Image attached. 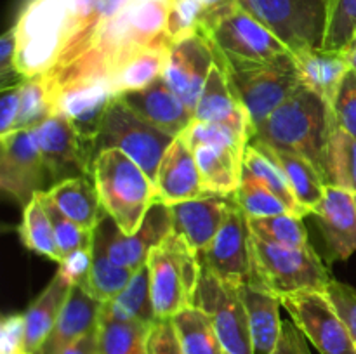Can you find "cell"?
I'll use <instances>...</instances> for the list:
<instances>
[{
    "label": "cell",
    "mask_w": 356,
    "mask_h": 354,
    "mask_svg": "<svg viewBox=\"0 0 356 354\" xmlns=\"http://www.w3.org/2000/svg\"><path fill=\"white\" fill-rule=\"evenodd\" d=\"M254 144L264 149L282 167L289 184H291L296 200L305 208L306 214H315L316 207H318L323 194H325L327 186L325 179L320 174V170L309 160L302 158V156L296 155V153L268 148V146L259 144V142H254Z\"/></svg>",
    "instance_id": "30"
},
{
    "label": "cell",
    "mask_w": 356,
    "mask_h": 354,
    "mask_svg": "<svg viewBox=\"0 0 356 354\" xmlns=\"http://www.w3.org/2000/svg\"><path fill=\"white\" fill-rule=\"evenodd\" d=\"M327 183L356 194V137L336 124L327 146Z\"/></svg>",
    "instance_id": "37"
},
{
    "label": "cell",
    "mask_w": 356,
    "mask_h": 354,
    "mask_svg": "<svg viewBox=\"0 0 356 354\" xmlns=\"http://www.w3.org/2000/svg\"><path fill=\"white\" fill-rule=\"evenodd\" d=\"M355 42H356V37H355Z\"/></svg>",
    "instance_id": "58"
},
{
    "label": "cell",
    "mask_w": 356,
    "mask_h": 354,
    "mask_svg": "<svg viewBox=\"0 0 356 354\" xmlns=\"http://www.w3.org/2000/svg\"><path fill=\"white\" fill-rule=\"evenodd\" d=\"M302 215L294 212L271 215L263 219H249V228L259 238L285 246H309L308 229L302 222Z\"/></svg>",
    "instance_id": "40"
},
{
    "label": "cell",
    "mask_w": 356,
    "mask_h": 354,
    "mask_svg": "<svg viewBox=\"0 0 356 354\" xmlns=\"http://www.w3.org/2000/svg\"><path fill=\"white\" fill-rule=\"evenodd\" d=\"M355 200H356V194H355Z\"/></svg>",
    "instance_id": "57"
},
{
    "label": "cell",
    "mask_w": 356,
    "mask_h": 354,
    "mask_svg": "<svg viewBox=\"0 0 356 354\" xmlns=\"http://www.w3.org/2000/svg\"><path fill=\"white\" fill-rule=\"evenodd\" d=\"M58 113V92L47 75H37L21 82V104L17 128H35Z\"/></svg>",
    "instance_id": "34"
},
{
    "label": "cell",
    "mask_w": 356,
    "mask_h": 354,
    "mask_svg": "<svg viewBox=\"0 0 356 354\" xmlns=\"http://www.w3.org/2000/svg\"><path fill=\"white\" fill-rule=\"evenodd\" d=\"M191 149L198 148V146H222V148H229L233 151H238L245 155L247 146L250 141L238 134L233 128L226 127L222 124H212V121H198L193 120V124L179 135Z\"/></svg>",
    "instance_id": "43"
},
{
    "label": "cell",
    "mask_w": 356,
    "mask_h": 354,
    "mask_svg": "<svg viewBox=\"0 0 356 354\" xmlns=\"http://www.w3.org/2000/svg\"><path fill=\"white\" fill-rule=\"evenodd\" d=\"M169 54L170 42L163 35L152 44L143 45L125 56L106 76L115 96H120L129 90L143 89L155 80L162 78Z\"/></svg>",
    "instance_id": "24"
},
{
    "label": "cell",
    "mask_w": 356,
    "mask_h": 354,
    "mask_svg": "<svg viewBox=\"0 0 356 354\" xmlns=\"http://www.w3.org/2000/svg\"><path fill=\"white\" fill-rule=\"evenodd\" d=\"M0 186L17 203H30L35 194L47 191L49 177L33 128H17L0 137Z\"/></svg>",
    "instance_id": "13"
},
{
    "label": "cell",
    "mask_w": 356,
    "mask_h": 354,
    "mask_svg": "<svg viewBox=\"0 0 356 354\" xmlns=\"http://www.w3.org/2000/svg\"><path fill=\"white\" fill-rule=\"evenodd\" d=\"M216 58L228 71L233 90L249 113L254 128L263 124L302 83L292 52L266 62L226 61L218 52Z\"/></svg>",
    "instance_id": "7"
},
{
    "label": "cell",
    "mask_w": 356,
    "mask_h": 354,
    "mask_svg": "<svg viewBox=\"0 0 356 354\" xmlns=\"http://www.w3.org/2000/svg\"><path fill=\"white\" fill-rule=\"evenodd\" d=\"M103 314L110 316V318L125 319V321L146 323V325H153L156 321L146 264L136 271L131 283L117 297L104 302Z\"/></svg>",
    "instance_id": "31"
},
{
    "label": "cell",
    "mask_w": 356,
    "mask_h": 354,
    "mask_svg": "<svg viewBox=\"0 0 356 354\" xmlns=\"http://www.w3.org/2000/svg\"><path fill=\"white\" fill-rule=\"evenodd\" d=\"M235 201L249 219H263L292 212L291 207L280 196H277L266 184L261 183L245 170L242 172V183L235 194Z\"/></svg>",
    "instance_id": "39"
},
{
    "label": "cell",
    "mask_w": 356,
    "mask_h": 354,
    "mask_svg": "<svg viewBox=\"0 0 356 354\" xmlns=\"http://www.w3.org/2000/svg\"><path fill=\"white\" fill-rule=\"evenodd\" d=\"M33 135L52 186L73 177L92 179V148L65 115H52L33 128Z\"/></svg>",
    "instance_id": "12"
},
{
    "label": "cell",
    "mask_w": 356,
    "mask_h": 354,
    "mask_svg": "<svg viewBox=\"0 0 356 354\" xmlns=\"http://www.w3.org/2000/svg\"><path fill=\"white\" fill-rule=\"evenodd\" d=\"M225 354H226V353H225Z\"/></svg>",
    "instance_id": "59"
},
{
    "label": "cell",
    "mask_w": 356,
    "mask_h": 354,
    "mask_svg": "<svg viewBox=\"0 0 356 354\" xmlns=\"http://www.w3.org/2000/svg\"><path fill=\"white\" fill-rule=\"evenodd\" d=\"M240 295L245 304L254 351L256 354H271L284 328L280 297L256 281L240 285Z\"/></svg>",
    "instance_id": "25"
},
{
    "label": "cell",
    "mask_w": 356,
    "mask_h": 354,
    "mask_svg": "<svg viewBox=\"0 0 356 354\" xmlns=\"http://www.w3.org/2000/svg\"><path fill=\"white\" fill-rule=\"evenodd\" d=\"M332 125L330 104L301 83L263 124L254 128L250 142L296 153L309 160L327 183V146Z\"/></svg>",
    "instance_id": "1"
},
{
    "label": "cell",
    "mask_w": 356,
    "mask_h": 354,
    "mask_svg": "<svg viewBox=\"0 0 356 354\" xmlns=\"http://www.w3.org/2000/svg\"><path fill=\"white\" fill-rule=\"evenodd\" d=\"M243 170L249 172L250 176L256 177V179H259L261 183L266 184L277 196H280L291 207L292 212L302 215V217L308 215L305 212V208L299 205V201L296 200L291 184H289L282 167L264 149H261L254 142H250L245 149V155H243Z\"/></svg>",
    "instance_id": "38"
},
{
    "label": "cell",
    "mask_w": 356,
    "mask_h": 354,
    "mask_svg": "<svg viewBox=\"0 0 356 354\" xmlns=\"http://www.w3.org/2000/svg\"><path fill=\"white\" fill-rule=\"evenodd\" d=\"M153 184H155V201L169 207L207 194L202 184L193 149L181 137L174 139L163 155Z\"/></svg>",
    "instance_id": "20"
},
{
    "label": "cell",
    "mask_w": 356,
    "mask_h": 354,
    "mask_svg": "<svg viewBox=\"0 0 356 354\" xmlns=\"http://www.w3.org/2000/svg\"><path fill=\"white\" fill-rule=\"evenodd\" d=\"M92 183L117 228L125 235L138 231L155 203V184L148 174L120 149H103L92 162Z\"/></svg>",
    "instance_id": "2"
},
{
    "label": "cell",
    "mask_w": 356,
    "mask_h": 354,
    "mask_svg": "<svg viewBox=\"0 0 356 354\" xmlns=\"http://www.w3.org/2000/svg\"><path fill=\"white\" fill-rule=\"evenodd\" d=\"M9 354H26L24 351H16V353H9Z\"/></svg>",
    "instance_id": "56"
},
{
    "label": "cell",
    "mask_w": 356,
    "mask_h": 354,
    "mask_svg": "<svg viewBox=\"0 0 356 354\" xmlns=\"http://www.w3.org/2000/svg\"><path fill=\"white\" fill-rule=\"evenodd\" d=\"M146 266L156 319H170L195 305L204 264L200 253L190 248L176 233H170L149 252Z\"/></svg>",
    "instance_id": "3"
},
{
    "label": "cell",
    "mask_w": 356,
    "mask_h": 354,
    "mask_svg": "<svg viewBox=\"0 0 356 354\" xmlns=\"http://www.w3.org/2000/svg\"><path fill=\"white\" fill-rule=\"evenodd\" d=\"M152 325L110 318L101 312L99 354H146Z\"/></svg>",
    "instance_id": "35"
},
{
    "label": "cell",
    "mask_w": 356,
    "mask_h": 354,
    "mask_svg": "<svg viewBox=\"0 0 356 354\" xmlns=\"http://www.w3.org/2000/svg\"><path fill=\"white\" fill-rule=\"evenodd\" d=\"M38 200H40L42 207L47 212L49 219H51L52 229H54L56 242H58L59 252L61 255H68V253L75 252V250L82 248H90L94 246V236L96 231H90V229L82 228L76 222H73L72 219L66 217L61 210H59L58 205L49 198L47 191H40L37 193Z\"/></svg>",
    "instance_id": "42"
},
{
    "label": "cell",
    "mask_w": 356,
    "mask_h": 354,
    "mask_svg": "<svg viewBox=\"0 0 356 354\" xmlns=\"http://www.w3.org/2000/svg\"><path fill=\"white\" fill-rule=\"evenodd\" d=\"M115 97L108 78L73 83L58 92V113L65 115L92 148L101 118Z\"/></svg>",
    "instance_id": "22"
},
{
    "label": "cell",
    "mask_w": 356,
    "mask_h": 354,
    "mask_svg": "<svg viewBox=\"0 0 356 354\" xmlns=\"http://www.w3.org/2000/svg\"><path fill=\"white\" fill-rule=\"evenodd\" d=\"M92 250L94 246H90V248L75 250L65 255L59 262L58 273L63 274L72 285L83 283L92 266Z\"/></svg>",
    "instance_id": "48"
},
{
    "label": "cell",
    "mask_w": 356,
    "mask_h": 354,
    "mask_svg": "<svg viewBox=\"0 0 356 354\" xmlns=\"http://www.w3.org/2000/svg\"><path fill=\"white\" fill-rule=\"evenodd\" d=\"M197 2H200L202 7L205 9V12H207V16H211V14L235 6V3H238V0H197Z\"/></svg>",
    "instance_id": "54"
},
{
    "label": "cell",
    "mask_w": 356,
    "mask_h": 354,
    "mask_svg": "<svg viewBox=\"0 0 356 354\" xmlns=\"http://www.w3.org/2000/svg\"><path fill=\"white\" fill-rule=\"evenodd\" d=\"M327 24L322 49L346 52L356 37V0H325Z\"/></svg>",
    "instance_id": "41"
},
{
    "label": "cell",
    "mask_w": 356,
    "mask_h": 354,
    "mask_svg": "<svg viewBox=\"0 0 356 354\" xmlns=\"http://www.w3.org/2000/svg\"><path fill=\"white\" fill-rule=\"evenodd\" d=\"M47 194L66 217L90 231H96L106 215L96 186L87 177H73L56 183L49 187Z\"/></svg>",
    "instance_id": "29"
},
{
    "label": "cell",
    "mask_w": 356,
    "mask_h": 354,
    "mask_svg": "<svg viewBox=\"0 0 356 354\" xmlns=\"http://www.w3.org/2000/svg\"><path fill=\"white\" fill-rule=\"evenodd\" d=\"M205 17L207 12L197 0H172L163 35L170 44H174L191 35L200 33Z\"/></svg>",
    "instance_id": "44"
},
{
    "label": "cell",
    "mask_w": 356,
    "mask_h": 354,
    "mask_svg": "<svg viewBox=\"0 0 356 354\" xmlns=\"http://www.w3.org/2000/svg\"><path fill=\"white\" fill-rule=\"evenodd\" d=\"M16 69L21 78L47 75L68 38L66 0H28L16 21Z\"/></svg>",
    "instance_id": "4"
},
{
    "label": "cell",
    "mask_w": 356,
    "mask_h": 354,
    "mask_svg": "<svg viewBox=\"0 0 356 354\" xmlns=\"http://www.w3.org/2000/svg\"><path fill=\"white\" fill-rule=\"evenodd\" d=\"M325 294L356 342V288L332 278L325 287Z\"/></svg>",
    "instance_id": "46"
},
{
    "label": "cell",
    "mask_w": 356,
    "mask_h": 354,
    "mask_svg": "<svg viewBox=\"0 0 356 354\" xmlns=\"http://www.w3.org/2000/svg\"><path fill=\"white\" fill-rule=\"evenodd\" d=\"M302 83L315 90L332 106L341 83L351 69L346 52L327 51V49H305L292 52Z\"/></svg>",
    "instance_id": "27"
},
{
    "label": "cell",
    "mask_w": 356,
    "mask_h": 354,
    "mask_svg": "<svg viewBox=\"0 0 356 354\" xmlns=\"http://www.w3.org/2000/svg\"><path fill=\"white\" fill-rule=\"evenodd\" d=\"M195 120L222 124L252 141V120L243 104L240 103L232 82H229L228 71L218 58H216L214 66L205 80V85L198 97L197 106H195Z\"/></svg>",
    "instance_id": "19"
},
{
    "label": "cell",
    "mask_w": 356,
    "mask_h": 354,
    "mask_svg": "<svg viewBox=\"0 0 356 354\" xmlns=\"http://www.w3.org/2000/svg\"><path fill=\"white\" fill-rule=\"evenodd\" d=\"M346 54H348V59H350L351 68H353L355 71H356V42H353V44H351V47L348 49Z\"/></svg>",
    "instance_id": "55"
},
{
    "label": "cell",
    "mask_w": 356,
    "mask_h": 354,
    "mask_svg": "<svg viewBox=\"0 0 356 354\" xmlns=\"http://www.w3.org/2000/svg\"><path fill=\"white\" fill-rule=\"evenodd\" d=\"M73 285L63 274L56 273L47 287L38 294L24 314V347L26 354H40L45 340L51 335Z\"/></svg>",
    "instance_id": "26"
},
{
    "label": "cell",
    "mask_w": 356,
    "mask_h": 354,
    "mask_svg": "<svg viewBox=\"0 0 356 354\" xmlns=\"http://www.w3.org/2000/svg\"><path fill=\"white\" fill-rule=\"evenodd\" d=\"M233 198L204 194L170 207L172 231L197 253H204L221 229Z\"/></svg>",
    "instance_id": "18"
},
{
    "label": "cell",
    "mask_w": 356,
    "mask_h": 354,
    "mask_svg": "<svg viewBox=\"0 0 356 354\" xmlns=\"http://www.w3.org/2000/svg\"><path fill=\"white\" fill-rule=\"evenodd\" d=\"M24 314H9L0 323V351L2 354L23 351L24 347Z\"/></svg>",
    "instance_id": "50"
},
{
    "label": "cell",
    "mask_w": 356,
    "mask_h": 354,
    "mask_svg": "<svg viewBox=\"0 0 356 354\" xmlns=\"http://www.w3.org/2000/svg\"><path fill=\"white\" fill-rule=\"evenodd\" d=\"M146 354H183L172 319H156L146 342Z\"/></svg>",
    "instance_id": "47"
},
{
    "label": "cell",
    "mask_w": 356,
    "mask_h": 354,
    "mask_svg": "<svg viewBox=\"0 0 356 354\" xmlns=\"http://www.w3.org/2000/svg\"><path fill=\"white\" fill-rule=\"evenodd\" d=\"M117 97H120L139 117L172 134L174 137H179L195 120L193 110L186 106V103L167 85L163 78Z\"/></svg>",
    "instance_id": "21"
},
{
    "label": "cell",
    "mask_w": 356,
    "mask_h": 354,
    "mask_svg": "<svg viewBox=\"0 0 356 354\" xmlns=\"http://www.w3.org/2000/svg\"><path fill=\"white\" fill-rule=\"evenodd\" d=\"M250 253L252 281L278 297L299 290H325L332 280L322 257L312 245H278L250 231Z\"/></svg>",
    "instance_id": "5"
},
{
    "label": "cell",
    "mask_w": 356,
    "mask_h": 354,
    "mask_svg": "<svg viewBox=\"0 0 356 354\" xmlns=\"http://www.w3.org/2000/svg\"><path fill=\"white\" fill-rule=\"evenodd\" d=\"M16 56H17V30L16 24L9 28L0 38V80H2V89H6L10 76H17L16 69ZM24 80V78H23Z\"/></svg>",
    "instance_id": "51"
},
{
    "label": "cell",
    "mask_w": 356,
    "mask_h": 354,
    "mask_svg": "<svg viewBox=\"0 0 356 354\" xmlns=\"http://www.w3.org/2000/svg\"><path fill=\"white\" fill-rule=\"evenodd\" d=\"M306 337L302 335L301 330L292 321H284L280 339L275 346L271 354H312L309 346L306 344Z\"/></svg>",
    "instance_id": "52"
},
{
    "label": "cell",
    "mask_w": 356,
    "mask_h": 354,
    "mask_svg": "<svg viewBox=\"0 0 356 354\" xmlns=\"http://www.w3.org/2000/svg\"><path fill=\"white\" fill-rule=\"evenodd\" d=\"M200 33L226 61L266 62L291 54L287 45L240 3L205 17Z\"/></svg>",
    "instance_id": "8"
},
{
    "label": "cell",
    "mask_w": 356,
    "mask_h": 354,
    "mask_svg": "<svg viewBox=\"0 0 356 354\" xmlns=\"http://www.w3.org/2000/svg\"><path fill=\"white\" fill-rule=\"evenodd\" d=\"M330 110L334 124L356 137V71L353 68L344 76Z\"/></svg>",
    "instance_id": "45"
},
{
    "label": "cell",
    "mask_w": 356,
    "mask_h": 354,
    "mask_svg": "<svg viewBox=\"0 0 356 354\" xmlns=\"http://www.w3.org/2000/svg\"><path fill=\"white\" fill-rule=\"evenodd\" d=\"M103 305L104 302L97 301L82 283L73 285L40 354H59L70 344L97 328Z\"/></svg>",
    "instance_id": "23"
},
{
    "label": "cell",
    "mask_w": 356,
    "mask_h": 354,
    "mask_svg": "<svg viewBox=\"0 0 356 354\" xmlns=\"http://www.w3.org/2000/svg\"><path fill=\"white\" fill-rule=\"evenodd\" d=\"M205 193L235 198L242 183L243 155L222 146H198L193 149Z\"/></svg>",
    "instance_id": "28"
},
{
    "label": "cell",
    "mask_w": 356,
    "mask_h": 354,
    "mask_svg": "<svg viewBox=\"0 0 356 354\" xmlns=\"http://www.w3.org/2000/svg\"><path fill=\"white\" fill-rule=\"evenodd\" d=\"M59 354H99V330L94 328L87 335L80 337Z\"/></svg>",
    "instance_id": "53"
},
{
    "label": "cell",
    "mask_w": 356,
    "mask_h": 354,
    "mask_svg": "<svg viewBox=\"0 0 356 354\" xmlns=\"http://www.w3.org/2000/svg\"><path fill=\"white\" fill-rule=\"evenodd\" d=\"M174 139L172 134L139 117L120 97H115L101 118L92 149L94 155L103 149H120L155 183L160 162Z\"/></svg>",
    "instance_id": "6"
},
{
    "label": "cell",
    "mask_w": 356,
    "mask_h": 354,
    "mask_svg": "<svg viewBox=\"0 0 356 354\" xmlns=\"http://www.w3.org/2000/svg\"><path fill=\"white\" fill-rule=\"evenodd\" d=\"M136 271L129 267L120 266L115 260L110 259L106 252L103 238L96 233L94 236V250H92V266L87 274L83 287L101 302H108L117 297L129 283Z\"/></svg>",
    "instance_id": "32"
},
{
    "label": "cell",
    "mask_w": 356,
    "mask_h": 354,
    "mask_svg": "<svg viewBox=\"0 0 356 354\" xmlns=\"http://www.w3.org/2000/svg\"><path fill=\"white\" fill-rule=\"evenodd\" d=\"M19 236L23 245L31 252L44 255L54 262H61L63 255L56 242L54 229L47 212L42 207L40 200L35 194L33 200L23 207V221L19 226Z\"/></svg>",
    "instance_id": "36"
},
{
    "label": "cell",
    "mask_w": 356,
    "mask_h": 354,
    "mask_svg": "<svg viewBox=\"0 0 356 354\" xmlns=\"http://www.w3.org/2000/svg\"><path fill=\"white\" fill-rule=\"evenodd\" d=\"M327 255L332 260H348L356 252V200L355 193L327 184L325 194L315 214Z\"/></svg>",
    "instance_id": "17"
},
{
    "label": "cell",
    "mask_w": 356,
    "mask_h": 354,
    "mask_svg": "<svg viewBox=\"0 0 356 354\" xmlns=\"http://www.w3.org/2000/svg\"><path fill=\"white\" fill-rule=\"evenodd\" d=\"M200 257L209 271L228 283L240 287L252 281L249 217L236 205L235 198L221 229Z\"/></svg>",
    "instance_id": "14"
},
{
    "label": "cell",
    "mask_w": 356,
    "mask_h": 354,
    "mask_svg": "<svg viewBox=\"0 0 356 354\" xmlns=\"http://www.w3.org/2000/svg\"><path fill=\"white\" fill-rule=\"evenodd\" d=\"M238 3L291 52L323 45L325 0H238Z\"/></svg>",
    "instance_id": "9"
},
{
    "label": "cell",
    "mask_w": 356,
    "mask_h": 354,
    "mask_svg": "<svg viewBox=\"0 0 356 354\" xmlns=\"http://www.w3.org/2000/svg\"><path fill=\"white\" fill-rule=\"evenodd\" d=\"M170 319L179 337L183 354H225L214 325L202 307L190 305Z\"/></svg>",
    "instance_id": "33"
},
{
    "label": "cell",
    "mask_w": 356,
    "mask_h": 354,
    "mask_svg": "<svg viewBox=\"0 0 356 354\" xmlns=\"http://www.w3.org/2000/svg\"><path fill=\"white\" fill-rule=\"evenodd\" d=\"M292 323L322 354H356V342L325 290H299L280 295Z\"/></svg>",
    "instance_id": "11"
},
{
    "label": "cell",
    "mask_w": 356,
    "mask_h": 354,
    "mask_svg": "<svg viewBox=\"0 0 356 354\" xmlns=\"http://www.w3.org/2000/svg\"><path fill=\"white\" fill-rule=\"evenodd\" d=\"M214 62V47L202 33L170 44L169 61L162 78L193 113Z\"/></svg>",
    "instance_id": "16"
},
{
    "label": "cell",
    "mask_w": 356,
    "mask_h": 354,
    "mask_svg": "<svg viewBox=\"0 0 356 354\" xmlns=\"http://www.w3.org/2000/svg\"><path fill=\"white\" fill-rule=\"evenodd\" d=\"M96 233L103 238L111 260L132 271H138L146 264L149 252L172 233L170 207L155 201L146 214L141 228L132 235L122 233L113 219L106 214L97 226Z\"/></svg>",
    "instance_id": "15"
},
{
    "label": "cell",
    "mask_w": 356,
    "mask_h": 354,
    "mask_svg": "<svg viewBox=\"0 0 356 354\" xmlns=\"http://www.w3.org/2000/svg\"><path fill=\"white\" fill-rule=\"evenodd\" d=\"M21 82L16 83V85H9L2 89V99H0V137L16 130L21 104Z\"/></svg>",
    "instance_id": "49"
},
{
    "label": "cell",
    "mask_w": 356,
    "mask_h": 354,
    "mask_svg": "<svg viewBox=\"0 0 356 354\" xmlns=\"http://www.w3.org/2000/svg\"><path fill=\"white\" fill-rule=\"evenodd\" d=\"M195 305L209 314L226 354H256L240 287L221 280L204 266Z\"/></svg>",
    "instance_id": "10"
}]
</instances>
